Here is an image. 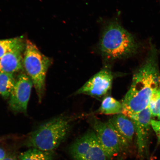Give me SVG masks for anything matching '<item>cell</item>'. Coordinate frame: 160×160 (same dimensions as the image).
<instances>
[{
  "label": "cell",
  "instance_id": "obj_19",
  "mask_svg": "<svg viewBox=\"0 0 160 160\" xmlns=\"http://www.w3.org/2000/svg\"><path fill=\"white\" fill-rule=\"evenodd\" d=\"M3 160H18L17 157L12 154L7 155V157Z\"/></svg>",
  "mask_w": 160,
  "mask_h": 160
},
{
  "label": "cell",
  "instance_id": "obj_5",
  "mask_svg": "<svg viewBox=\"0 0 160 160\" xmlns=\"http://www.w3.org/2000/svg\"><path fill=\"white\" fill-rule=\"evenodd\" d=\"M90 122L109 159L116 157L130 146L108 122H104L95 118H92Z\"/></svg>",
  "mask_w": 160,
  "mask_h": 160
},
{
  "label": "cell",
  "instance_id": "obj_18",
  "mask_svg": "<svg viewBox=\"0 0 160 160\" xmlns=\"http://www.w3.org/2000/svg\"><path fill=\"white\" fill-rule=\"evenodd\" d=\"M7 154L4 149L3 148L0 147V160H3L4 159Z\"/></svg>",
  "mask_w": 160,
  "mask_h": 160
},
{
  "label": "cell",
  "instance_id": "obj_9",
  "mask_svg": "<svg viewBox=\"0 0 160 160\" xmlns=\"http://www.w3.org/2000/svg\"><path fill=\"white\" fill-rule=\"evenodd\" d=\"M33 85L27 75L22 73L18 76L9 97V107L13 111L22 113L27 112Z\"/></svg>",
  "mask_w": 160,
  "mask_h": 160
},
{
  "label": "cell",
  "instance_id": "obj_20",
  "mask_svg": "<svg viewBox=\"0 0 160 160\" xmlns=\"http://www.w3.org/2000/svg\"><path fill=\"white\" fill-rule=\"evenodd\" d=\"M157 117L158 118V120L160 121V110L159 112V113L158 114V115Z\"/></svg>",
  "mask_w": 160,
  "mask_h": 160
},
{
  "label": "cell",
  "instance_id": "obj_7",
  "mask_svg": "<svg viewBox=\"0 0 160 160\" xmlns=\"http://www.w3.org/2000/svg\"><path fill=\"white\" fill-rule=\"evenodd\" d=\"M113 76L109 69L105 68L98 72L76 92L77 95H85L100 98L111 90Z\"/></svg>",
  "mask_w": 160,
  "mask_h": 160
},
{
  "label": "cell",
  "instance_id": "obj_11",
  "mask_svg": "<svg viewBox=\"0 0 160 160\" xmlns=\"http://www.w3.org/2000/svg\"><path fill=\"white\" fill-rule=\"evenodd\" d=\"M24 50L10 52L0 58V73L14 74L23 68Z\"/></svg>",
  "mask_w": 160,
  "mask_h": 160
},
{
  "label": "cell",
  "instance_id": "obj_6",
  "mask_svg": "<svg viewBox=\"0 0 160 160\" xmlns=\"http://www.w3.org/2000/svg\"><path fill=\"white\" fill-rule=\"evenodd\" d=\"M70 153L74 160H108L93 130L88 131L71 145Z\"/></svg>",
  "mask_w": 160,
  "mask_h": 160
},
{
  "label": "cell",
  "instance_id": "obj_8",
  "mask_svg": "<svg viewBox=\"0 0 160 160\" xmlns=\"http://www.w3.org/2000/svg\"><path fill=\"white\" fill-rule=\"evenodd\" d=\"M152 117L151 111L148 107L130 118L134 125L138 153L141 160H143L147 154L148 149L149 134L152 127Z\"/></svg>",
  "mask_w": 160,
  "mask_h": 160
},
{
  "label": "cell",
  "instance_id": "obj_21",
  "mask_svg": "<svg viewBox=\"0 0 160 160\" xmlns=\"http://www.w3.org/2000/svg\"><path fill=\"white\" fill-rule=\"evenodd\" d=\"M119 160H122V159H120Z\"/></svg>",
  "mask_w": 160,
  "mask_h": 160
},
{
  "label": "cell",
  "instance_id": "obj_3",
  "mask_svg": "<svg viewBox=\"0 0 160 160\" xmlns=\"http://www.w3.org/2000/svg\"><path fill=\"white\" fill-rule=\"evenodd\" d=\"M71 123L65 117L54 118L44 123L30 134L26 145L31 148L53 152L68 133Z\"/></svg>",
  "mask_w": 160,
  "mask_h": 160
},
{
  "label": "cell",
  "instance_id": "obj_2",
  "mask_svg": "<svg viewBox=\"0 0 160 160\" xmlns=\"http://www.w3.org/2000/svg\"><path fill=\"white\" fill-rule=\"evenodd\" d=\"M138 47L133 35L118 21H110L106 24L98 44L103 57L112 60L125 58L137 53Z\"/></svg>",
  "mask_w": 160,
  "mask_h": 160
},
{
  "label": "cell",
  "instance_id": "obj_14",
  "mask_svg": "<svg viewBox=\"0 0 160 160\" xmlns=\"http://www.w3.org/2000/svg\"><path fill=\"white\" fill-rule=\"evenodd\" d=\"M16 82L13 74L0 73V94L4 98L10 97Z\"/></svg>",
  "mask_w": 160,
  "mask_h": 160
},
{
  "label": "cell",
  "instance_id": "obj_4",
  "mask_svg": "<svg viewBox=\"0 0 160 160\" xmlns=\"http://www.w3.org/2000/svg\"><path fill=\"white\" fill-rule=\"evenodd\" d=\"M23 53V67L32 82L41 102L44 94L46 75L52 60L43 55L29 40L26 42Z\"/></svg>",
  "mask_w": 160,
  "mask_h": 160
},
{
  "label": "cell",
  "instance_id": "obj_16",
  "mask_svg": "<svg viewBox=\"0 0 160 160\" xmlns=\"http://www.w3.org/2000/svg\"><path fill=\"white\" fill-rule=\"evenodd\" d=\"M148 107L152 117H157L160 110V84L153 92Z\"/></svg>",
  "mask_w": 160,
  "mask_h": 160
},
{
  "label": "cell",
  "instance_id": "obj_13",
  "mask_svg": "<svg viewBox=\"0 0 160 160\" xmlns=\"http://www.w3.org/2000/svg\"><path fill=\"white\" fill-rule=\"evenodd\" d=\"M25 44L22 37L0 40V58L12 51L25 49Z\"/></svg>",
  "mask_w": 160,
  "mask_h": 160
},
{
  "label": "cell",
  "instance_id": "obj_17",
  "mask_svg": "<svg viewBox=\"0 0 160 160\" xmlns=\"http://www.w3.org/2000/svg\"><path fill=\"white\" fill-rule=\"evenodd\" d=\"M151 127L155 132L159 141L160 142V121L158 120H152Z\"/></svg>",
  "mask_w": 160,
  "mask_h": 160
},
{
  "label": "cell",
  "instance_id": "obj_10",
  "mask_svg": "<svg viewBox=\"0 0 160 160\" xmlns=\"http://www.w3.org/2000/svg\"><path fill=\"white\" fill-rule=\"evenodd\" d=\"M130 145L135 133L132 120L122 113L114 115L108 121Z\"/></svg>",
  "mask_w": 160,
  "mask_h": 160
},
{
  "label": "cell",
  "instance_id": "obj_15",
  "mask_svg": "<svg viewBox=\"0 0 160 160\" xmlns=\"http://www.w3.org/2000/svg\"><path fill=\"white\" fill-rule=\"evenodd\" d=\"M53 152H46L31 148L20 155L19 160H53Z\"/></svg>",
  "mask_w": 160,
  "mask_h": 160
},
{
  "label": "cell",
  "instance_id": "obj_1",
  "mask_svg": "<svg viewBox=\"0 0 160 160\" xmlns=\"http://www.w3.org/2000/svg\"><path fill=\"white\" fill-rule=\"evenodd\" d=\"M160 84L157 53L153 49L133 76L131 87L122 102V113L130 118L147 109L153 92Z\"/></svg>",
  "mask_w": 160,
  "mask_h": 160
},
{
  "label": "cell",
  "instance_id": "obj_12",
  "mask_svg": "<svg viewBox=\"0 0 160 160\" xmlns=\"http://www.w3.org/2000/svg\"><path fill=\"white\" fill-rule=\"evenodd\" d=\"M122 103L111 96L104 98L98 112L106 115H116L122 112Z\"/></svg>",
  "mask_w": 160,
  "mask_h": 160
}]
</instances>
